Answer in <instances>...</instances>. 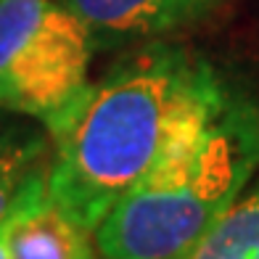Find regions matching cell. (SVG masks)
Returning <instances> with one entry per match:
<instances>
[{
    "label": "cell",
    "mask_w": 259,
    "mask_h": 259,
    "mask_svg": "<svg viewBox=\"0 0 259 259\" xmlns=\"http://www.w3.org/2000/svg\"><path fill=\"white\" fill-rule=\"evenodd\" d=\"M14 259H96L93 233L66 214L45 191L14 217Z\"/></svg>",
    "instance_id": "5"
},
{
    "label": "cell",
    "mask_w": 259,
    "mask_h": 259,
    "mask_svg": "<svg viewBox=\"0 0 259 259\" xmlns=\"http://www.w3.org/2000/svg\"><path fill=\"white\" fill-rule=\"evenodd\" d=\"M93 42L61 0H0V109L56 130L90 85Z\"/></svg>",
    "instance_id": "3"
},
{
    "label": "cell",
    "mask_w": 259,
    "mask_h": 259,
    "mask_svg": "<svg viewBox=\"0 0 259 259\" xmlns=\"http://www.w3.org/2000/svg\"><path fill=\"white\" fill-rule=\"evenodd\" d=\"M16 214H19V211H16ZM14 217L6 220L3 225H0V259H14V249H11V225H14Z\"/></svg>",
    "instance_id": "8"
},
{
    "label": "cell",
    "mask_w": 259,
    "mask_h": 259,
    "mask_svg": "<svg viewBox=\"0 0 259 259\" xmlns=\"http://www.w3.org/2000/svg\"><path fill=\"white\" fill-rule=\"evenodd\" d=\"M93 37H159L206 21L222 0H61Z\"/></svg>",
    "instance_id": "4"
},
{
    "label": "cell",
    "mask_w": 259,
    "mask_h": 259,
    "mask_svg": "<svg viewBox=\"0 0 259 259\" xmlns=\"http://www.w3.org/2000/svg\"><path fill=\"white\" fill-rule=\"evenodd\" d=\"M51 143L34 130L0 122V225L48 191Z\"/></svg>",
    "instance_id": "6"
},
{
    "label": "cell",
    "mask_w": 259,
    "mask_h": 259,
    "mask_svg": "<svg viewBox=\"0 0 259 259\" xmlns=\"http://www.w3.org/2000/svg\"><path fill=\"white\" fill-rule=\"evenodd\" d=\"M185 259H259V180Z\"/></svg>",
    "instance_id": "7"
},
{
    "label": "cell",
    "mask_w": 259,
    "mask_h": 259,
    "mask_svg": "<svg viewBox=\"0 0 259 259\" xmlns=\"http://www.w3.org/2000/svg\"><path fill=\"white\" fill-rule=\"evenodd\" d=\"M259 169V109L228 103L161 159L93 230L101 259H185Z\"/></svg>",
    "instance_id": "2"
},
{
    "label": "cell",
    "mask_w": 259,
    "mask_h": 259,
    "mask_svg": "<svg viewBox=\"0 0 259 259\" xmlns=\"http://www.w3.org/2000/svg\"><path fill=\"white\" fill-rule=\"evenodd\" d=\"M230 90L206 61L154 45L88 85L51 130L48 196L85 230H96L119 198L196 135Z\"/></svg>",
    "instance_id": "1"
}]
</instances>
